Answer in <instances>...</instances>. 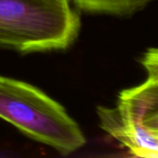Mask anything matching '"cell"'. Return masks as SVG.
Returning <instances> with one entry per match:
<instances>
[{
  "label": "cell",
  "instance_id": "cell-1",
  "mask_svg": "<svg viewBox=\"0 0 158 158\" xmlns=\"http://www.w3.org/2000/svg\"><path fill=\"white\" fill-rule=\"evenodd\" d=\"M70 0H0V47L21 53L63 50L81 19Z\"/></svg>",
  "mask_w": 158,
  "mask_h": 158
},
{
  "label": "cell",
  "instance_id": "cell-2",
  "mask_svg": "<svg viewBox=\"0 0 158 158\" xmlns=\"http://www.w3.org/2000/svg\"><path fill=\"white\" fill-rule=\"evenodd\" d=\"M0 118L63 155L86 143L81 128L59 103L28 82L2 75Z\"/></svg>",
  "mask_w": 158,
  "mask_h": 158
},
{
  "label": "cell",
  "instance_id": "cell-3",
  "mask_svg": "<svg viewBox=\"0 0 158 158\" xmlns=\"http://www.w3.org/2000/svg\"><path fill=\"white\" fill-rule=\"evenodd\" d=\"M119 93L117 107H97L101 128L134 156H158V71Z\"/></svg>",
  "mask_w": 158,
  "mask_h": 158
},
{
  "label": "cell",
  "instance_id": "cell-4",
  "mask_svg": "<svg viewBox=\"0 0 158 158\" xmlns=\"http://www.w3.org/2000/svg\"><path fill=\"white\" fill-rule=\"evenodd\" d=\"M80 9L94 13L129 16L154 0H70Z\"/></svg>",
  "mask_w": 158,
  "mask_h": 158
}]
</instances>
